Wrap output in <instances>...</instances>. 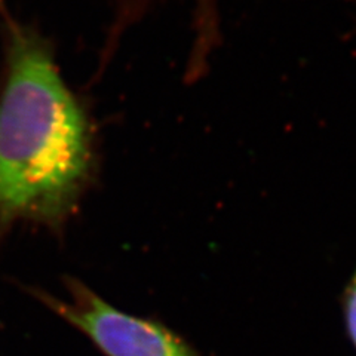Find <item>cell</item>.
<instances>
[{
  "label": "cell",
  "instance_id": "6da1fadb",
  "mask_svg": "<svg viewBox=\"0 0 356 356\" xmlns=\"http://www.w3.org/2000/svg\"><path fill=\"white\" fill-rule=\"evenodd\" d=\"M0 243L18 226L63 238L95 183V127L55 48L0 0Z\"/></svg>",
  "mask_w": 356,
  "mask_h": 356
},
{
  "label": "cell",
  "instance_id": "7a4b0ae2",
  "mask_svg": "<svg viewBox=\"0 0 356 356\" xmlns=\"http://www.w3.org/2000/svg\"><path fill=\"white\" fill-rule=\"evenodd\" d=\"M65 297L39 286L24 291L79 331L104 356H200V353L163 322L138 316L116 307L74 276H64Z\"/></svg>",
  "mask_w": 356,
  "mask_h": 356
},
{
  "label": "cell",
  "instance_id": "3957f363",
  "mask_svg": "<svg viewBox=\"0 0 356 356\" xmlns=\"http://www.w3.org/2000/svg\"><path fill=\"white\" fill-rule=\"evenodd\" d=\"M122 14L131 18H144L149 10L162 0H111ZM193 2V19L200 24H209L218 18L217 0H192Z\"/></svg>",
  "mask_w": 356,
  "mask_h": 356
},
{
  "label": "cell",
  "instance_id": "277c9868",
  "mask_svg": "<svg viewBox=\"0 0 356 356\" xmlns=\"http://www.w3.org/2000/svg\"><path fill=\"white\" fill-rule=\"evenodd\" d=\"M341 312L344 328L356 352V269L343 289Z\"/></svg>",
  "mask_w": 356,
  "mask_h": 356
}]
</instances>
